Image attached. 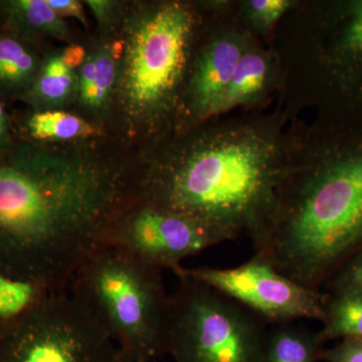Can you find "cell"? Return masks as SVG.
Segmentation results:
<instances>
[{
    "instance_id": "6da1fadb",
    "label": "cell",
    "mask_w": 362,
    "mask_h": 362,
    "mask_svg": "<svg viewBox=\"0 0 362 362\" xmlns=\"http://www.w3.org/2000/svg\"><path fill=\"white\" fill-rule=\"evenodd\" d=\"M137 187V173L82 145L0 149V274L66 291Z\"/></svg>"
},
{
    "instance_id": "7a4b0ae2",
    "label": "cell",
    "mask_w": 362,
    "mask_h": 362,
    "mask_svg": "<svg viewBox=\"0 0 362 362\" xmlns=\"http://www.w3.org/2000/svg\"><path fill=\"white\" fill-rule=\"evenodd\" d=\"M294 116L278 104L169 136L138 173L137 202L197 221L223 240L247 233L259 243L287 171Z\"/></svg>"
},
{
    "instance_id": "3957f363",
    "label": "cell",
    "mask_w": 362,
    "mask_h": 362,
    "mask_svg": "<svg viewBox=\"0 0 362 362\" xmlns=\"http://www.w3.org/2000/svg\"><path fill=\"white\" fill-rule=\"evenodd\" d=\"M362 243V127L292 120L289 162L258 259L308 285Z\"/></svg>"
},
{
    "instance_id": "277c9868",
    "label": "cell",
    "mask_w": 362,
    "mask_h": 362,
    "mask_svg": "<svg viewBox=\"0 0 362 362\" xmlns=\"http://www.w3.org/2000/svg\"><path fill=\"white\" fill-rule=\"evenodd\" d=\"M268 44L280 65L281 106L362 127V0H297Z\"/></svg>"
},
{
    "instance_id": "5b68a950",
    "label": "cell",
    "mask_w": 362,
    "mask_h": 362,
    "mask_svg": "<svg viewBox=\"0 0 362 362\" xmlns=\"http://www.w3.org/2000/svg\"><path fill=\"white\" fill-rule=\"evenodd\" d=\"M213 1L143 4L126 20L115 94L128 133L156 143L175 134Z\"/></svg>"
},
{
    "instance_id": "8992f818",
    "label": "cell",
    "mask_w": 362,
    "mask_h": 362,
    "mask_svg": "<svg viewBox=\"0 0 362 362\" xmlns=\"http://www.w3.org/2000/svg\"><path fill=\"white\" fill-rule=\"evenodd\" d=\"M161 270L103 244L78 267L68 290L120 354L152 359L166 350L169 297Z\"/></svg>"
},
{
    "instance_id": "52a82bcc",
    "label": "cell",
    "mask_w": 362,
    "mask_h": 362,
    "mask_svg": "<svg viewBox=\"0 0 362 362\" xmlns=\"http://www.w3.org/2000/svg\"><path fill=\"white\" fill-rule=\"evenodd\" d=\"M180 285L169 297L166 349L176 362H259L257 323L225 296L176 273Z\"/></svg>"
},
{
    "instance_id": "ba28073f",
    "label": "cell",
    "mask_w": 362,
    "mask_h": 362,
    "mask_svg": "<svg viewBox=\"0 0 362 362\" xmlns=\"http://www.w3.org/2000/svg\"><path fill=\"white\" fill-rule=\"evenodd\" d=\"M0 362H118V349L69 290L47 291L0 320Z\"/></svg>"
},
{
    "instance_id": "9c48e42d",
    "label": "cell",
    "mask_w": 362,
    "mask_h": 362,
    "mask_svg": "<svg viewBox=\"0 0 362 362\" xmlns=\"http://www.w3.org/2000/svg\"><path fill=\"white\" fill-rule=\"evenodd\" d=\"M258 40L240 21L235 0H214L188 78L175 133L218 117L235 66Z\"/></svg>"
},
{
    "instance_id": "30bf717a",
    "label": "cell",
    "mask_w": 362,
    "mask_h": 362,
    "mask_svg": "<svg viewBox=\"0 0 362 362\" xmlns=\"http://www.w3.org/2000/svg\"><path fill=\"white\" fill-rule=\"evenodd\" d=\"M175 271L270 318L325 317L320 295L258 258L233 269L185 270L180 266Z\"/></svg>"
},
{
    "instance_id": "8fae6325",
    "label": "cell",
    "mask_w": 362,
    "mask_h": 362,
    "mask_svg": "<svg viewBox=\"0 0 362 362\" xmlns=\"http://www.w3.org/2000/svg\"><path fill=\"white\" fill-rule=\"evenodd\" d=\"M221 242L197 221L136 201L117 218L104 244L122 247L157 268L175 270L181 259Z\"/></svg>"
},
{
    "instance_id": "7c38bea8",
    "label": "cell",
    "mask_w": 362,
    "mask_h": 362,
    "mask_svg": "<svg viewBox=\"0 0 362 362\" xmlns=\"http://www.w3.org/2000/svg\"><path fill=\"white\" fill-rule=\"evenodd\" d=\"M281 87V70L275 52L263 40L254 42L235 66L218 108V117L235 109L263 111Z\"/></svg>"
},
{
    "instance_id": "4fadbf2b",
    "label": "cell",
    "mask_w": 362,
    "mask_h": 362,
    "mask_svg": "<svg viewBox=\"0 0 362 362\" xmlns=\"http://www.w3.org/2000/svg\"><path fill=\"white\" fill-rule=\"evenodd\" d=\"M123 42H112L87 54L78 75V93L82 103L90 110L104 109L115 92Z\"/></svg>"
},
{
    "instance_id": "5bb4252c",
    "label": "cell",
    "mask_w": 362,
    "mask_h": 362,
    "mask_svg": "<svg viewBox=\"0 0 362 362\" xmlns=\"http://www.w3.org/2000/svg\"><path fill=\"white\" fill-rule=\"evenodd\" d=\"M28 128L33 139L52 143L82 141L99 133L95 124L56 109L33 114L28 120Z\"/></svg>"
},
{
    "instance_id": "9a60e30c",
    "label": "cell",
    "mask_w": 362,
    "mask_h": 362,
    "mask_svg": "<svg viewBox=\"0 0 362 362\" xmlns=\"http://www.w3.org/2000/svg\"><path fill=\"white\" fill-rule=\"evenodd\" d=\"M76 93L78 76L75 71L66 65L62 54H54L37 73L33 95L47 108H56L70 101Z\"/></svg>"
},
{
    "instance_id": "2e32d148",
    "label": "cell",
    "mask_w": 362,
    "mask_h": 362,
    "mask_svg": "<svg viewBox=\"0 0 362 362\" xmlns=\"http://www.w3.org/2000/svg\"><path fill=\"white\" fill-rule=\"evenodd\" d=\"M323 337L361 338L362 292L341 289L339 295L325 309Z\"/></svg>"
},
{
    "instance_id": "e0dca14e",
    "label": "cell",
    "mask_w": 362,
    "mask_h": 362,
    "mask_svg": "<svg viewBox=\"0 0 362 362\" xmlns=\"http://www.w3.org/2000/svg\"><path fill=\"white\" fill-rule=\"evenodd\" d=\"M296 2L297 0H235L240 21L255 37L266 44Z\"/></svg>"
},
{
    "instance_id": "ac0fdd59",
    "label": "cell",
    "mask_w": 362,
    "mask_h": 362,
    "mask_svg": "<svg viewBox=\"0 0 362 362\" xmlns=\"http://www.w3.org/2000/svg\"><path fill=\"white\" fill-rule=\"evenodd\" d=\"M14 21L33 33L68 40L70 30L47 0H16L7 4Z\"/></svg>"
},
{
    "instance_id": "d6986e66",
    "label": "cell",
    "mask_w": 362,
    "mask_h": 362,
    "mask_svg": "<svg viewBox=\"0 0 362 362\" xmlns=\"http://www.w3.org/2000/svg\"><path fill=\"white\" fill-rule=\"evenodd\" d=\"M37 62L32 52L11 37H0V82L21 86L37 76Z\"/></svg>"
},
{
    "instance_id": "ffe728a7",
    "label": "cell",
    "mask_w": 362,
    "mask_h": 362,
    "mask_svg": "<svg viewBox=\"0 0 362 362\" xmlns=\"http://www.w3.org/2000/svg\"><path fill=\"white\" fill-rule=\"evenodd\" d=\"M47 291L33 283L14 280L0 274V320L20 316Z\"/></svg>"
},
{
    "instance_id": "44dd1931",
    "label": "cell",
    "mask_w": 362,
    "mask_h": 362,
    "mask_svg": "<svg viewBox=\"0 0 362 362\" xmlns=\"http://www.w3.org/2000/svg\"><path fill=\"white\" fill-rule=\"evenodd\" d=\"M268 362H313L310 342L296 331H278L269 344Z\"/></svg>"
},
{
    "instance_id": "7402d4cb",
    "label": "cell",
    "mask_w": 362,
    "mask_h": 362,
    "mask_svg": "<svg viewBox=\"0 0 362 362\" xmlns=\"http://www.w3.org/2000/svg\"><path fill=\"white\" fill-rule=\"evenodd\" d=\"M327 358L331 362H362L361 338H345L337 349L331 350Z\"/></svg>"
},
{
    "instance_id": "603a6c76",
    "label": "cell",
    "mask_w": 362,
    "mask_h": 362,
    "mask_svg": "<svg viewBox=\"0 0 362 362\" xmlns=\"http://www.w3.org/2000/svg\"><path fill=\"white\" fill-rule=\"evenodd\" d=\"M56 13L62 18H73L88 26L87 18L82 4L76 0H47Z\"/></svg>"
},
{
    "instance_id": "cb8c5ba5",
    "label": "cell",
    "mask_w": 362,
    "mask_h": 362,
    "mask_svg": "<svg viewBox=\"0 0 362 362\" xmlns=\"http://www.w3.org/2000/svg\"><path fill=\"white\" fill-rule=\"evenodd\" d=\"M99 25H107L115 18L119 2L111 0H88L86 1Z\"/></svg>"
},
{
    "instance_id": "d4e9b609",
    "label": "cell",
    "mask_w": 362,
    "mask_h": 362,
    "mask_svg": "<svg viewBox=\"0 0 362 362\" xmlns=\"http://www.w3.org/2000/svg\"><path fill=\"white\" fill-rule=\"evenodd\" d=\"M341 289H354L362 292V254L357 257L345 274Z\"/></svg>"
},
{
    "instance_id": "484cf974",
    "label": "cell",
    "mask_w": 362,
    "mask_h": 362,
    "mask_svg": "<svg viewBox=\"0 0 362 362\" xmlns=\"http://www.w3.org/2000/svg\"><path fill=\"white\" fill-rule=\"evenodd\" d=\"M64 62L71 70L75 71L76 69L80 68L82 64L84 63L86 57V51L84 47L78 45H71L66 47L65 51L62 54Z\"/></svg>"
},
{
    "instance_id": "4316f807",
    "label": "cell",
    "mask_w": 362,
    "mask_h": 362,
    "mask_svg": "<svg viewBox=\"0 0 362 362\" xmlns=\"http://www.w3.org/2000/svg\"><path fill=\"white\" fill-rule=\"evenodd\" d=\"M13 144L9 135L8 124H7V117L1 103H0V149L6 148L9 145Z\"/></svg>"
},
{
    "instance_id": "83f0119b",
    "label": "cell",
    "mask_w": 362,
    "mask_h": 362,
    "mask_svg": "<svg viewBox=\"0 0 362 362\" xmlns=\"http://www.w3.org/2000/svg\"><path fill=\"white\" fill-rule=\"evenodd\" d=\"M118 362H152V359L124 356L118 351Z\"/></svg>"
}]
</instances>
